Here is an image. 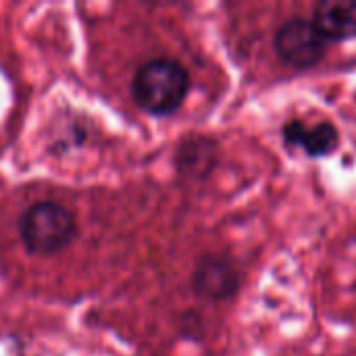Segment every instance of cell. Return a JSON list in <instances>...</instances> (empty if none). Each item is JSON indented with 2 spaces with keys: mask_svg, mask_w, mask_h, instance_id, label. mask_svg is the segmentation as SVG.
Wrapping results in <instances>:
<instances>
[{
  "mask_svg": "<svg viewBox=\"0 0 356 356\" xmlns=\"http://www.w3.org/2000/svg\"><path fill=\"white\" fill-rule=\"evenodd\" d=\"M315 27L327 42L356 38V0H323L315 6Z\"/></svg>",
  "mask_w": 356,
  "mask_h": 356,
  "instance_id": "5b68a950",
  "label": "cell"
},
{
  "mask_svg": "<svg viewBox=\"0 0 356 356\" xmlns=\"http://www.w3.org/2000/svg\"><path fill=\"white\" fill-rule=\"evenodd\" d=\"M77 234V219L67 207L42 200L31 204L19 221V236L27 252L52 257L65 250Z\"/></svg>",
  "mask_w": 356,
  "mask_h": 356,
  "instance_id": "7a4b0ae2",
  "label": "cell"
},
{
  "mask_svg": "<svg viewBox=\"0 0 356 356\" xmlns=\"http://www.w3.org/2000/svg\"><path fill=\"white\" fill-rule=\"evenodd\" d=\"M217 161V148L207 138H190L177 150V169L186 177H207Z\"/></svg>",
  "mask_w": 356,
  "mask_h": 356,
  "instance_id": "52a82bcc",
  "label": "cell"
},
{
  "mask_svg": "<svg viewBox=\"0 0 356 356\" xmlns=\"http://www.w3.org/2000/svg\"><path fill=\"white\" fill-rule=\"evenodd\" d=\"M194 292L209 302L229 300L240 288V273L236 265L223 257H204L192 275Z\"/></svg>",
  "mask_w": 356,
  "mask_h": 356,
  "instance_id": "277c9868",
  "label": "cell"
},
{
  "mask_svg": "<svg viewBox=\"0 0 356 356\" xmlns=\"http://www.w3.org/2000/svg\"><path fill=\"white\" fill-rule=\"evenodd\" d=\"M190 92V73L173 58H152L144 63L131 81L136 104L150 115L175 113Z\"/></svg>",
  "mask_w": 356,
  "mask_h": 356,
  "instance_id": "6da1fadb",
  "label": "cell"
},
{
  "mask_svg": "<svg viewBox=\"0 0 356 356\" xmlns=\"http://www.w3.org/2000/svg\"><path fill=\"white\" fill-rule=\"evenodd\" d=\"M273 46L277 56L288 67L311 69L325 56L327 40L319 33L311 19L294 17L277 29Z\"/></svg>",
  "mask_w": 356,
  "mask_h": 356,
  "instance_id": "3957f363",
  "label": "cell"
},
{
  "mask_svg": "<svg viewBox=\"0 0 356 356\" xmlns=\"http://www.w3.org/2000/svg\"><path fill=\"white\" fill-rule=\"evenodd\" d=\"M284 138L290 146H298L311 156H325L338 146V129L330 121L317 125H307L305 121H290L284 127Z\"/></svg>",
  "mask_w": 356,
  "mask_h": 356,
  "instance_id": "8992f818",
  "label": "cell"
}]
</instances>
